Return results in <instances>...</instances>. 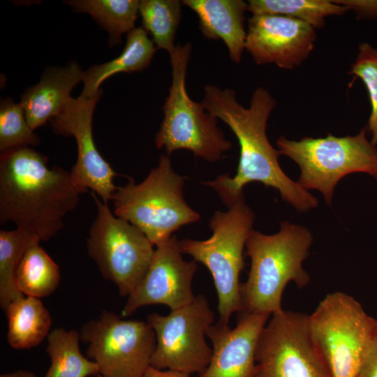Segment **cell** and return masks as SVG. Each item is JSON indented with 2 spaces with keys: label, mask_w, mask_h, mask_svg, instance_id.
Segmentation results:
<instances>
[{
  "label": "cell",
  "mask_w": 377,
  "mask_h": 377,
  "mask_svg": "<svg viewBox=\"0 0 377 377\" xmlns=\"http://www.w3.org/2000/svg\"><path fill=\"white\" fill-rule=\"evenodd\" d=\"M349 73L360 78L367 90L371 104L367 130L371 142L377 145V49L369 43H361Z\"/></svg>",
  "instance_id": "obj_28"
},
{
  "label": "cell",
  "mask_w": 377,
  "mask_h": 377,
  "mask_svg": "<svg viewBox=\"0 0 377 377\" xmlns=\"http://www.w3.org/2000/svg\"><path fill=\"white\" fill-rule=\"evenodd\" d=\"M0 377H38L34 373L25 371L17 370L13 372L5 373L0 375Z\"/></svg>",
  "instance_id": "obj_32"
},
{
  "label": "cell",
  "mask_w": 377,
  "mask_h": 377,
  "mask_svg": "<svg viewBox=\"0 0 377 377\" xmlns=\"http://www.w3.org/2000/svg\"><path fill=\"white\" fill-rule=\"evenodd\" d=\"M80 340L105 377H141L150 366L155 333L147 322L103 311L82 327Z\"/></svg>",
  "instance_id": "obj_11"
},
{
  "label": "cell",
  "mask_w": 377,
  "mask_h": 377,
  "mask_svg": "<svg viewBox=\"0 0 377 377\" xmlns=\"http://www.w3.org/2000/svg\"><path fill=\"white\" fill-rule=\"evenodd\" d=\"M60 278L59 266L39 242L27 249L15 272L16 284L22 294L39 299L52 294Z\"/></svg>",
  "instance_id": "obj_23"
},
{
  "label": "cell",
  "mask_w": 377,
  "mask_h": 377,
  "mask_svg": "<svg viewBox=\"0 0 377 377\" xmlns=\"http://www.w3.org/2000/svg\"><path fill=\"white\" fill-rule=\"evenodd\" d=\"M259 337L253 377H330L311 337L309 315L282 309Z\"/></svg>",
  "instance_id": "obj_12"
},
{
  "label": "cell",
  "mask_w": 377,
  "mask_h": 377,
  "mask_svg": "<svg viewBox=\"0 0 377 377\" xmlns=\"http://www.w3.org/2000/svg\"><path fill=\"white\" fill-rule=\"evenodd\" d=\"M91 196L96 216L87 240L88 254L119 295L128 297L146 274L155 249L138 228L112 214L94 193Z\"/></svg>",
  "instance_id": "obj_9"
},
{
  "label": "cell",
  "mask_w": 377,
  "mask_h": 377,
  "mask_svg": "<svg viewBox=\"0 0 377 377\" xmlns=\"http://www.w3.org/2000/svg\"><path fill=\"white\" fill-rule=\"evenodd\" d=\"M313 342L330 377H357L377 334V320L352 296L327 295L309 315Z\"/></svg>",
  "instance_id": "obj_7"
},
{
  "label": "cell",
  "mask_w": 377,
  "mask_h": 377,
  "mask_svg": "<svg viewBox=\"0 0 377 377\" xmlns=\"http://www.w3.org/2000/svg\"><path fill=\"white\" fill-rule=\"evenodd\" d=\"M240 313L235 327L217 323L207 330L212 354L198 377H253L258 341L270 316Z\"/></svg>",
  "instance_id": "obj_16"
},
{
  "label": "cell",
  "mask_w": 377,
  "mask_h": 377,
  "mask_svg": "<svg viewBox=\"0 0 377 377\" xmlns=\"http://www.w3.org/2000/svg\"><path fill=\"white\" fill-rule=\"evenodd\" d=\"M83 72L75 61L64 67L50 68L44 71L36 84L25 90L20 103L34 131L64 109L72 98V89L82 81Z\"/></svg>",
  "instance_id": "obj_17"
},
{
  "label": "cell",
  "mask_w": 377,
  "mask_h": 377,
  "mask_svg": "<svg viewBox=\"0 0 377 377\" xmlns=\"http://www.w3.org/2000/svg\"><path fill=\"white\" fill-rule=\"evenodd\" d=\"M5 312L7 341L15 349L35 347L50 334L51 316L39 298L24 295L13 301Z\"/></svg>",
  "instance_id": "obj_20"
},
{
  "label": "cell",
  "mask_w": 377,
  "mask_h": 377,
  "mask_svg": "<svg viewBox=\"0 0 377 377\" xmlns=\"http://www.w3.org/2000/svg\"><path fill=\"white\" fill-rule=\"evenodd\" d=\"M182 4L178 0L140 1L142 28L151 34L157 49L169 54L175 48V36L182 16Z\"/></svg>",
  "instance_id": "obj_26"
},
{
  "label": "cell",
  "mask_w": 377,
  "mask_h": 377,
  "mask_svg": "<svg viewBox=\"0 0 377 377\" xmlns=\"http://www.w3.org/2000/svg\"><path fill=\"white\" fill-rule=\"evenodd\" d=\"M186 179L175 172L170 156L163 154L142 182L130 179L117 187L111 199L114 214L138 228L156 246L200 219L185 201Z\"/></svg>",
  "instance_id": "obj_4"
},
{
  "label": "cell",
  "mask_w": 377,
  "mask_h": 377,
  "mask_svg": "<svg viewBox=\"0 0 377 377\" xmlns=\"http://www.w3.org/2000/svg\"><path fill=\"white\" fill-rule=\"evenodd\" d=\"M73 10L90 15L109 34L110 47L133 30L139 13L137 0H73L65 1Z\"/></svg>",
  "instance_id": "obj_22"
},
{
  "label": "cell",
  "mask_w": 377,
  "mask_h": 377,
  "mask_svg": "<svg viewBox=\"0 0 377 377\" xmlns=\"http://www.w3.org/2000/svg\"><path fill=\"white\" fill-rule=\"evenodd\" d=\"M96 377H105V376H103V375L98 374Z\"/></svg>",
  "instance_id": "obj_33"
},
{
  "label": "cell",
  "mask_w": 377,
  "mask_h": 377,
  "mask_svg": "<svg viewBox=\"0 0 377 377\" xmlns=\"http://www.w3.org/2000/svg\"><path fill=\"white\" fill-rule=\"evenodd\" d=\"M141 377H191L190 374L170 369H158L149 366Z\"/></svg>",
  "instance_id": "obj_31"
},
{
  "label": "cell",
  "mask_w": 377,
  "mask_h": 377,
  "mask_svg": "<svg viewBox=\"0 0 377 377\" xmlns=\"http://www.w3.org/2000/svg\"><path fill=\"white\" fill-rule=\"evenodd\" d=\"M316 29L280 15H252L248 20L245 50L258 65L281 69L300 66L313 50Z\"/></svg>",
  "instance_id": "obj_15"
},
{
  "label": "cell",
  "mask_w": 377,
  "mask_h": 377,
  "mask_svg": "<svg viewBox=\"0 0 377 377\" xmlns=\"http://www.w3.org/2000/svg\"><path fill=\"white\" fill-rule=\"evenodd\" d=\"M198 15L199 27L209 39H221L230 58L239 64L245 49V11L248 4L242 0H183Z\"/></svg>",
  "instance_id": "obj_18"
},
{
  "label": "cell",
  "mask_w": 377,
  "mask_h": 377,
  "mask_svg": "<svg viewBox=\"0 0 377 377\" xmlns=\"http://www.w3.org/2000/svg\"><path fill=\"white\" fill-rule=\"evenodd\" d=\"M102 94L100 89L89 98H71L50 123L54 133L75 140L77 156L69 171L75 186L82 194L91 189L108 204L117 187L114 184L117 173L98 151L92 131L94 112Z\"/></svg>",
  "instance_id": "obj_13"
},
{
  "label": "cell",
  "mask_w": 377,
  "mask_h": 377,
  "mask_svg": "<svg viewBox=\"0 0 377 377\" xmlns=\"http://www.w3.org/2000/svg\"><path fill=\"white\" fill-rule=\"evenodd\" d=\"M216 211L210 219L212 236L205 240H179L182 253L203 264L211 273L218 296L219 323L228 325L235 312L242 311L239 274L244 267V251L253 230L254 214L242 198Z\"/></svg>",
  "instance_id": "obj_5"
},
{
  "label": "cell",
  "mask_w": 377,
  "mask_h": 377,
  "mask_svg": "<svg viewBox=\"0 0 377 377\" xmlns=\"http://www.w3.org/2000/svg\"><path fill=\"white\" fill-rule=\"evenodd\" d=\"M157 48L142 27H135L127 34L125 47L116 58L96 64L83 72L84 87L80 96L89 98L100 90L101 84L119 73L141 71L149 66Z\"/></svg>",
  "instance_id": "obj_19"
},
{
  "label": "cell",
  "mask_w": 377,
  "mask_h": 377,
  "mask_svg": "<svg viewBox=\"0 0 377 377\" xmlns=\"http://www.w3.org/2000/svg\"><path fill=\"white\" fill-rule=\"evenodd\" d=\"M357 377H377V334L366 353Z\"/></svg>",
  "instance_id": "obj_30"
},
{
  "label": "cell",
  "mask_w": 377,
  "mask_h": 377,
  "mask_svg": "<svg viewBox=\"0 0 377 377\" xmlns=\"http://www.w3.org/2000/svg\"><path fill=\"white\" fill-rule=\"evenodd\" d=\"M40 139L29 126L20 103L10 98L1 101L0 105V151L34 147Z\"/></svg>",
  "instance_id": "obj_27"
},
{
  "label": "cell",
  "mask_w": 377,
  "mask_h": 377,
  "mask_svg": "<svg viewBox=\"0 0 377 377\" xmlns=\"http://www.w3.org/2000/svg\"><path fill=\"white\" fill-rule=\"evenodd\" d=\"M80 194L69 171L50 166L30 147L1 152V225L12 222L40 241L49 240L64 228Z\"/></svg>",
  "instance_id": "obj_2"
},
{
  "label": "cell",
  "mask_w": 377,
  "mask_h": 377,
  "mask_svg": "<svg viewBox=\"0 0 377 377\" xmlns=\"http://www.w3.org/2000/svg\"><path fill=\"white\" fill-rule=\"evenodd\" d=\"M252 15H280L306 22L315 29L325 26V18L342 15L346 7L329 0H249Z\"/></svg>",
  "instance_id": "obj_24"
},
{
  "label": "cell",
  "mask_w": 377,
  "mask_h": 377,
  "mask_svg": "<svg viewBox=\"0 0 377 377\" xmlns=\"http://www.w3.org/2000/svg\"><path fill=\"white\" fill-rule=\"evenodd\" d=\"M47 339L50 366L44 377H88L100 374L98 365L81 353L77 330L55 328Z\"/></svg>",
  "instance_id": "obj_21"
},
{
  "label": "cell",
  "mask_w": 377,
  "mask_h": 377,
  "mask_svg": "<svg viewBox=\"0 0 377 377\" xmlns=\"http://www.w3.org/2000/svg\"><path fill=\"white\" fill-rule=\"evenodd\" d=\"M312 242L306 228L288 221L281 222L280 230L270 235L252 230L246 243L250 270L240 285L242 312L271 316L281 311L286 285L293 281L302 288L310 281L302 264Z\"/></svg>",
  "instance_id": "obj_3"
},
{
  "label": "cell",
  "mask_w": 377,
  "mask_h": 377,
  "mask_svg": "<svg viewBox=\"0 0 377 377\" xmlns=\"http://www.w3.org/2000/svg\"><path fill=\"white\" fill-rule=\"evenodd\" d=\"M336 3L353 10L358 18L377 19V0H334Z\"/></svg>",
  "instance_id": "obj_29"
},
{
  "label": "cell",
  "mask_w": 377,
  "mask_h": 377,
  "mask_svg": "<svg viewBox=\"0 0 377 377\" xmlns=\"http://www.w3.org/2000/svg\"><path fill=\"white\" fill-rule=\"evenodd\" d=\"M40 242L19 228L0 230V305L4 311L13 301L24 296L17 286L15 272L27 249Z\"/></svg>",
  "instance_id": "obj_25"
},
{
  "label": "cell",
  "mask_w": 377,
  "mask_h": 377,
  "mask_svg": "<svg viewBox=\"0 0 377 377\" xmlns=\"http://www.w3.org/2000/svg\"><path fill=\"white\" fill-rule=\"evenodd\" d=\"M214 315L205 295L166 316L152 313L147 323L156 335L150 366L188 374H201L210 361L212 348L206 341Z\"/></svg>",
  "instance_id": "obj_10"
},
{
  "label": "cell",
  "mask_w": 377,
  "mask_h": 377,
  "mask_svg": "<svg viewBox=\"0 0 377 377\" xmlns=\"http://www.w3.org/2000/svg\"><path fill=\"white\" fill-rule=\"evenodd\" d=\"M280 154L294 161L300 168L297 183L305 190L319 191L330 205L334 190L345 176L366 173L377 179V145L367 138V128L355 135L304 137L300 140L280 136Z\"/></svg>",
  "instance_id": "obj_8"
},
{
  "label": "cell",
  "mask_w": 377,
  "mask_h": 377,
  "mask_svg": "<svg viewBox=\"0 0 377 377\" xmlns=\"http://www.w3.org/2000/svg\"><path fill=\"white\" fill-rule=\"evenodd\" d=\"M202 103L208 112L229 126L239 145L236 174L232 177L224 174L203 183L214 188L227 207L244 198L243 188L255 182L277 190L281 198L298 211L306 212L318 206L317 198L280 167V153L270 144L266 133L276 102L266 89H256L249 107L244 108L237 102L234 90L207 84Z\"/></svg>",
  "instance_id": "obj_1"
},
{
  "label": "cell",
  "mask_w": 377,
  "mask_h": 377,
  "mask_svg": "<svg viewBox=\"0 0 377 377\" xmlns=\"http://www.w3.org/2000/svg\"><path fill=\"white\" fill-rule=\"evenodd\" d=\"M192 48L189 42L179 44L170 54L172 83L163 106L164 118L155 144L168 156L186 149L197 157L215 162L230 149L232 143L219 127V119L208 112L202 103L191 100L186 91V76Z\"/></svg>",
  "instance_id": "obj_6"
},
{
  "label": "cell",
  "mask_w": 377,
  "mask_h": 377,
  "mask_svg": "<svg viewBox=\"0 0 377 377\" xmlns=\"http://www.w3.org/2000/svg\"><path fill=\"white\" fill-rule=\"evenodd\" d=\"M197 268L195 260L184 259L176 235L158 244L146 274L128 296L122 316L146 305L163 304L173 311L189 304L195 297L192 281Z\"/></svg>",
  "instance_id": "obj_14"
}]
</instances>
